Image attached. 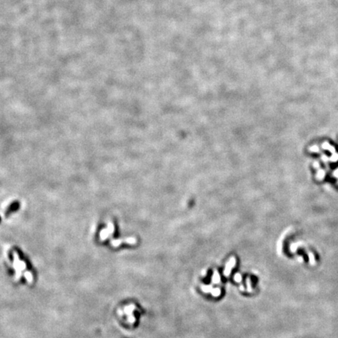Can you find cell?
<instances>
[{
  "instance_id": "3",
  "label": "cell",
  "mask_w": 338,
  "mask_h": 338,
  "mask_svg": "<svg viewBox=\"0 0 338 338\" xmlns=\"http://www.w3.org/2000/svg\"><path fill=\"white\" fill-rule=\"evenodd\" d=\"M24 276L25 277V279L28 280V283H32V281H33V276H32L31 272H29V271H26L24 273Z\"/></svg>"
},
{
  "instance_id": "2",
  "label": "cell",
  "mask_w": 338,
  "mask_h": 338,
  "mask_svg": "<svg viewBox=\"0 0 338 338\" xmlns=\"http://www.w3.org/2000/svg\"><path fill=\"white\" fill-rule=\"evenodd\" d=\"M135 309H136V306H135L134 304H128V305L124 307V314L128 315V316H130V315H132V312H134Z\"/></svg>"
},
{
  "instance_id": "6",
  "label": "cell",
  "mask_w": 338,
  "mask_h": 338,
  "mask_svg": "<svg viewBox=\"0 0 338 338\" xmlns=\"http://www.w3.org/2000/svg\"><path fill=\"white\" fill-rule=\"evenodd\" d=\"M111 244H112V245L114 247H118L120 245L121 240H114V241H112V242H111Z\"/></svg>"
},
{
  "instance_id": "1",
  "label": "cell",
  "mask_w": 338,
  "mask_h": 338,
  "mask_svg": "<svg viewBox=\"0 0 338 338\" xmlns=\"http://www.w3.org/2000/svg\"><path fill=\"white\" fill-rule=\"evenodd\" d=\"M13 266L16 271V280H19L21 275V269H20V261L19 260L18 254L16 252L13 253Z\"/></svg>"
},
{
  "instance_id": "5",
  "label": "cell",
  "mask_w": 338,
  "mask_h": 338,
  "mask_svg": "<svg viewBox=\"0 0 338 338\" xmlns=\"http://www.w3.org/2000/svg\"><path fill=\"white\" fill-rule=\"evenodd\" d=\"M124 241H125V242H127V243H128V244H135V243H136V240H135L134 238L127 239V240H125Z\"/></svg>"
},
{
  "instance_id": "4",
  "label": "cell",
  "mask_w": 338,
  "mask_h": 338,
  "mask_svg": "<svg viewBox=\"0 0 338 338\" xmlns=\"http://www.w3.org/2000/svg\"><path fill=\"white\" fill-rule=\"evenodd\" d=\"M128 321L130 323H132V324H133L135 322H136V318H135L134 316H132V315H130V316H128Z\"/></svg>"
},
{
  "instance_id": "7",
  "label": "cell",
  "mask_w": 338,
  "mask_h": 338,
  "mask_svg": "<svg viewBox=\"0 0 338 338\" xmlns=\"http://www.w3.org/2000/svg\"><path fill=\"white\" fill-rule=\"evenodd\" d=\"M118 314L120 316H121L122 315H123V313H122V311L121 310H118Z\"/></svg>"
}]
</instances>
